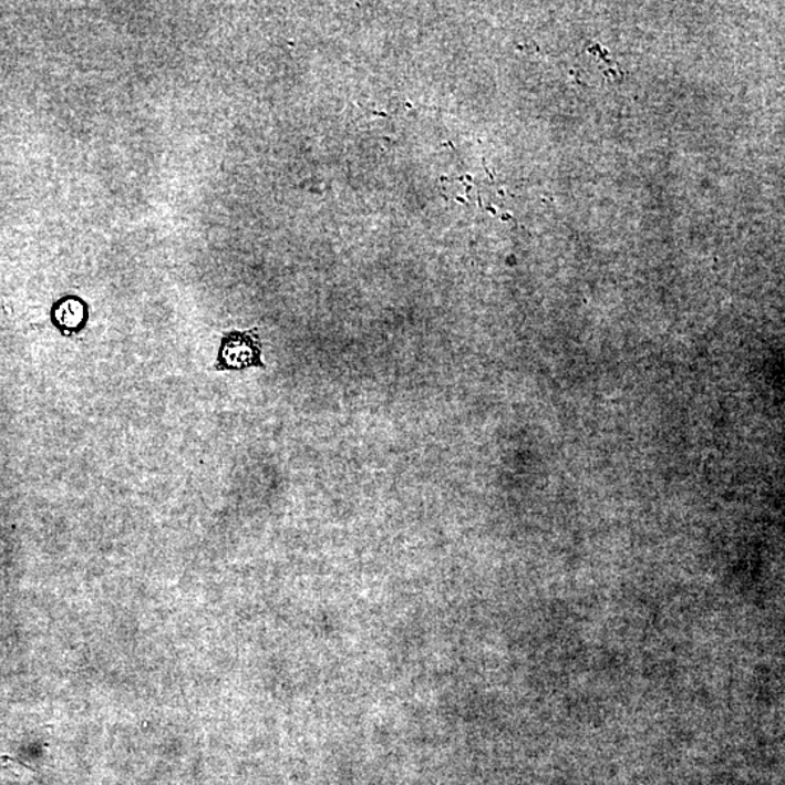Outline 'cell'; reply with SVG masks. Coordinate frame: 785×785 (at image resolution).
Segmentation results:
<instances>
[{"instance_id":"1","label":"cell","mask_w":785,"mask_h":785,"mask_svg":"<svg viewBox=\"0 0 785 785\" xmlns=\"http://www.w3.org/2000/svg\"><path fill=\"white\" fill-rule=\"evenodd\" d=\"M265 369L262 347L255 331H231L223 334L218 347L216 371H244Z\"/></svg>"},{"instance_id":"2","label":"cell","mask_w":785,"mask_h":785,"mask_svg":"<svg viewBox=\"0 0 785 785\" xmlns=\"http://www.w3.org/2000/svg\"><path fill=\"white\" fill-rule=\"evenodd\" d=\"M51 323L63 337L85 331L90 322V306L79 296H63L51 306Z\"/></svg>"}]
</instances>
